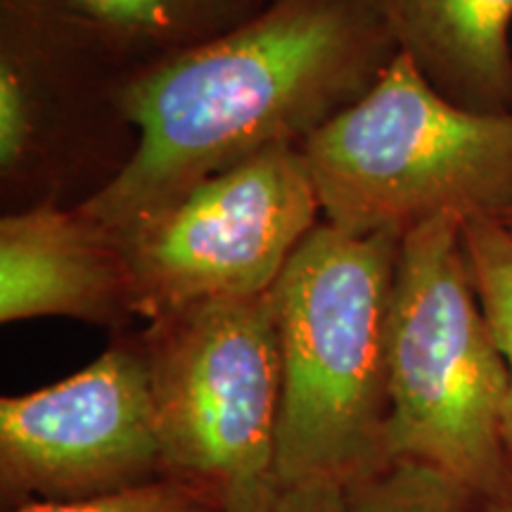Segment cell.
Here are the masks:
<instances>
[{
    "mask_svg": "<svg viewBox=\"0 0 512 512\" xmlns=\"http://www.w3.org/2000/svg\"><path fill=\"white\" fill-rule=\"evenodd\" d=\"M399 50L377 0H266L238 27L140 67L138 150L81 204L114 230L273 147H302L363 98Z\"/></svg>",
    "mask_w": 512,
    "mask_h": 512,
    "instance_id": "1",
    "label": "cell"
},
{
    "mask_svg": "<svg viewBox=\"0 0 512 512\" xmlns=\"http://www.w3.org/2000/svg\"><path fill=\"white\" fill-rule=\"evenodd\" d=\"M401 240L351 238L320 223L275 283L278 482L347 486L387 463V325Z\"/></svg>",
    "mask_w": 512,
    "mask_h": 512,
    "instance_id": "2",
    "label": "cell"
},
{
    "mask_svg": "<svg viewBox=\"0 0 512 512\" xmlns=\"http://www.w3.org/2000/svg\"><path fill=\"white\" fill-rule=\"evenodd\" d=\"M299 150L323 223L351 238L512 214V112L453 105L403 55Z\"/></svg>",
    "mask_w": 512,
    "mask_h": 512,
    "instance_id": "3",
    "label": "cell"
},
{
    "mask_svg": "<svg viewBox=\"0 0 512 512\" xmlns=\"http://www.w3.org/2000/svg\"><path fill=\"white\" fill-rule=\"evenodd\" d=\"M389 460L425 465L482 496L510 475L508 373L463 247V221L403 235L387 325Z\"/></svg>",
    "mask_w": 512,
    "mask_h": 512,
    "instance_id": "4",
    "label": "cell"
},
{
    "mask_svg": "<svg viewBox=\"0 0 512 512\" xmlns=\"http://www.w3.org/2000/svg\"><path fill=\"white\" fill-rule=\"evenodd\" d=\"M164 477L223 512H268L278 489L283 356L273 294L197 302L136 332Z\"/></svg>",
    "mask_w": 512,
    "mask_h": 512,
    "instance_id": "5",
    "label": "cell"
},
{
    "mask_svg": "<svg viewBox=\"0 0 512 512\" xmlns=\"http://www.w3.org/2000/svg\"><path fill=\"white\" fill-rule=\"evenodd\" d=\"M138 67L55 0H0V207H81L138 150Z\"/></svg>",
    "mask_w": 512,
    "mask_h": 512,
    "instance_id": "6",
    "label": "cell"
},
{
    "mask_svg": "<svg viewBox=\"0 0 512 512\" xmlns=\"http://www.w3.org/2000/svg\"><path fill=\"white\" fill-rule=\"evenodd\" d=\"M323 223L309 164L285 145L207 178L119 228L140 320L209 299L273 292Z\"/></svg>",
    "mask_w": 512,
    "mask_h": 512,
    "instance_id": "7",
    "label": "cell"
},
{
    "mask_svg": "<svg viewBox=\"0 0 512 512\" xmlns=\"http://www.w3.org/2000/svg\"><path fill=\"white\" fill-rule=\"evenodd\" d=\"M164 479L150 377L136 332L64 380L0 399V498L72 503Z\"/></svg>",
    "mask_w": 512,
    "mask_h": 512,
    "instance_id": "8",
    "label": "cell"
},
{
    "mask_svg": "<svg viewBox=\"0 0 512 512\" xmlns=\"http://www.w3.org/2000/svg\"><path fill=\"white\" fill-rule=\"evenodd\" d=\"M72 318L128 332L140 318L119 233L83 207L0 216V323Z\"/></svg>",
    "mask_w": 512,
    "mask_h": 512,
    "instance_id": "9",
    "label": "cell"
},
{
    "mask_svg": "<svg viewBox=\"0 0 512 512\" xmlns=\"http://www.w3.org/2000/svg\"><path fill=\"white\" fill-rule=\"evenodd\" d=\"M399 55L472 112H512V0H377Z\"/></svg>",
    "mask_w": 512,
    "mask_h": 512,
    "instance_id": "10",
    "label": "cell"
},
{
    "mask_svg": "<svg viewBox=\"0 0 512 512\" xmlns=\"http://www.w3.org/2000/svg\"><path fill=\"white\" fill-rule=\"evenodd\" d=\"M136 67L238 27L266 0H55Z\"/></svg>",
    "mask_w": 512,
    "mask_h": 512,
    "instance_id": "11",
    "label": "cell"
},
{
    "mask_svg": "<svg viewBox=\"0 0 512 512\" xmlns=\"http://www.w3.org/2000/svg\"><path fill=\"white\" fill-rule=\"evenodd\" d=\"M463 247L472 283L508 373L503 444L512 463V226L501 219L465 221Z\"/></svg>",
    "mask_w": 512,
    "mask_h": 512,
    "instance_id": "12",
    "label": "cell"
},
{
    "mask_svg": "<svg viewBox=\"0 0 512 512\" xmlns=\"http://www.w3.org/2000/svg\"><path fill=\"white\" fill-rule=\"evenodd\" d=\"M349 512H486V496L432 467L389 460L347 484Z\"/></svg>",
    "mask_w": 512,
    "mask_h": 512,
    "instance_id": "13",
    "label": "cell"
},
{
    "mask_svg": "<svg viewBox=\"0 0 512 512\" xmlns=\"http://www.w3.org/2000/svg\"><path fill=\"white\" fill-rule=\"evenodd\" d=\"M3 512H223L200 491L174 479L133 486L98 498L72 503H24Z\"/></svg>",
    "mask_w": 512,
    "mask_h": 512,
    "instance_id": "14",
    "label": "cell"
},
{
    "mask_svg": "<svg viewBox=\"0 0 512 512\" xmlns=\"http://www.w3.org/2000/svg\"><path fill=\"white\" fill-rule=\"evenodd\" d=\"M268 512H349L347 486L335 479L278 482Z\"/></svg>",
    "mask_w": 512,
    "mask_h": 512,
    "instance_id": "15",
    "label": "cell"
},
{
    "mask_svg": "<svg viewBox=\"0 0 512 512\" xmlns=\"http://www.w3.org/2000/svg\"><path fill=\"white\" fill-rule=\"evenodd\" d=\"M486 512H512V470L491 496H486Z\"/></svg>",
    "mask_w": 512,
    "mask_h": 512,
    "instance_id": "16",
    "label": "cell"
},
{
    "mask_svg": "<svg viewBox=\"0 0 512 512\" xmlns=\"http://www.w3.org/2000/svg\"><path fill=\"white\" fill-rule=\"evenodd\" d=\"M505 223H510V226H512V214L508 216V219H505Z\"/></svg>",
    "mask_w": 512,
    "mask_h": 512,
    "instance_id": "17",
    "label": "cell"
}]
</instances>
